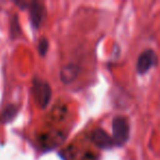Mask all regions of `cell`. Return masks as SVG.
I'll use <instances>...</instances> for the list:
<instances>
[{
  "mask_svg": "<svg viewBox=\"0 0 160 160\" xmlns=\"http://www.w3.org/2000/svg\"><path fill=\"white\" fill-rule=\"evenodd\" d=\"M32 91H33L34 99L38 105L42 109H45L48 105L52 98V88L48 82L38 78H34Z\"/></svg>",
  "mask_w": 160,
  "mask_h": 160,
  "instance_id": "obj_1",
  "label": "cell"
},
{
  "mask_svg": "<svg viewBox=\"0 0 160 160\" xmlns=\"http://www.w3.org/2000/svg\"><path fill=\"white\" fill-rule=\"evenodd\" d=\"M112 131H113V139L115 145L122 146L128 140L129 137V124L128 121L124 116H116L112 122Z\"/></svg>",
  "mask_w": 160,
  "mask_h": 160,
  "instance_id": "obj_2",
  "label": "cell"
},
{
  "mask_svg": "<svg viewBox=\"0 0 160 160\" xmlns=\"http://www.w3.org/2000/svg\"><path fill=\"white\" fill-rule=\"evenodd\" d=\"M25 8L29 9L30 12V21L34 29L38 30L44 21L46 17V9L42 2L38 1H32V2L25 3ZM24 8V9H25Z\"/></svg>",
  "mask_w": 160,
  "mask_h": 160,
  "instance_id": "obj_3",
  "label": "cell"
},
{
  "mask_svg": "<svg viewBox=\"0 0 160 160\" xmlns=\"http://www.w3.org/2000/svg\"><path fill=\"white\" fill-rule=\"evenodd\" d=\"M157 60L158 58L155 52L152 49H146L140 54V56L137 59V64H136L137 72L140 73V75L146 73L151 67L157 64Z\"/></svg>",
  "mask_w": 160,
  "mask_h": 160,
  "instance_id": "obj_4",
  "label": "cell"
},
{
  "mask_svg": "<svg viewBox=\"0 0 160 160\" xmlns=\"http://www.w3.org/2000/svg\"><path fill=\"white\" fill-rule=\"evenodd\" d=\"M90 138H91V142H93L96 146H98L99 148L109 149V148H112V147L115 145L113 137H111L107 132L100 128L92 132Z\"/></svg>",
  "mask_w": 160,
  "mask_h": 160,
  "instance_id": "obj_5",
  "label": "cell"
},
{
  "mask_svg": "<svg viewBox=\"0 0 160 160\" xmlns=\"http://www.w3.org/2000/svg\"><path fill=\"white\" fill-rule=\"evenodd\" d=\"M78 75H79V67L75 64H68L60 70L59 73L60 79L65 83L72 82L73 80H76V78L78 77Z\"/></svg>",
  "mask_w": 160,
  "mask_h": 160,
  "instance_id": "obj_6",
  "label": "cell"
},
{
  "mask_svg": "<svg viewBox=\"0 0 160 160\" xmlns=\"http://www.w3.org/2000/svg\"><path fill=\"white\" fill-rule=\"evenodd\" d=\"M17 114H18V108L14 104H9L6 107V109L1 114V121L3 123H9L16 118Z\"/></svg>",
  "mask_w": 160,
  "mask_h": 160,
  "instance_id": "obj_7",
  "label": "cell"
},
{
  "mask_svg": "<svg viewBox=\"0 0 160 160\" xmlns=\"http://www.w3.org/2000/svg\"><path fill=\"white\" fill-rule=\"evenodd\" d=\"M21 33V28L20 22H19V17L18 16H12L11 20H10V36L11 38H16Z\"/></svg>",
  "mask_w": 160,
  "mask_h": 160,
  "instance_id": "obj_8",
  "label": "cell"
},
{
  "mask_svg": "<svg viewBox=\"0 0 160 160\" xmlns=\"http://www.w3.org/2000/svg\"><path fill=\"white\" fill-rule=\"evenodd\" d=\"M48 41L46 40V38H42V40L40 41V44H38V52H40V54L42 56H44L45 54L47 53V51H48Z\"/></svg>",
  "mask_w": 160,
  "mask_h": 160,
  "instance_id": "obj_9",
  "label": "cell"
}]
</instances>
